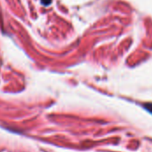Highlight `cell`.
Returning a JSON list of instances; mask_svg holds the SVG:
<instances>
[{"label":"cell","instance_id":"6da1fadb","mask_svg":"<svg viewBox=\"0 0 152 152\" xmlns=\"http://www.w3.org/2000/svg\"><path fill=\"white\" fill-rule=\"evenodd\" d=\"M145 108H146L150 112H151L152 113V104H147V105L145 106Z\"/></svg>","mask_w":152,"mask_h":152},{"label":"cell","instance_id":"7a4b0ae2","mask_svg":"<svg viewBox=\"0 0 152 152\" xmlns=\"http://www.w3.org/2000/svg\"><path fill=\"white\" fill-rule=\"evenodd\" d=\"M51 1H52V0H42V3H43L44 4H49L51 3Z\"/></svg>","mask_w":152,"mask_h":152}]
</instances>
